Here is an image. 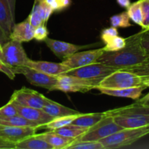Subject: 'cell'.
<instances>
[{"label": "cell", "mask_w": 149, "mask_h": 149, "mask_svg": "<svg viewBox=\"0 0 149 149\" xmlns=\"http://www.w3.org/2000/svg\"><path fill=\"white\" fill-rule=\"evenodd\" d=\"M141 31L127 38L125 47L113 52L105 51L97 62L117 70H126L138 65L147 58L141 45Z\"/></svg>", "instance_id": "obj_1"}, {"label": "cell", "mask_w": 149, "mask_h": 149, "mask_svg": "<svg viewBox=\"0 0 149 149\" xmlns=\"http://www.w3.org/2000/svg\"><path fill=\"white\" fill-rule=\"evenodd\" d=\"M149 134V125L137 128H127L100 140L105 149L121 148L129 146Z\"/></svg>", "instance_id": "obj_2"}, {"label": "cell", "mask_w": 149, "mask_h": 149, "mask_svg": "<svg viewBox=\"0 0 149 149\" xmlns=\"http://www.w3.org/2000/svg\"><path fill=\"white\" fill-rule=\"evenodd\" d=\"M143 82V79L135 73L127 70H116L105 77L97 87L109 89L128 88L145 86Z\"/></svg>", "instance_id": "obj_3"}, {"label": "cell", "mask_w": 149, "mask_h": 149, "mask_svg": "<svg viewBox=\"0 0 149 149\" xmlns=\"http://www.w3.org/2000/svg\"><path fill=\"white\" fill-rule=\"evenodd\" d=\"M106 114V113H105ZM124 128L119 126L113 120V117L110 115H106L100 122L91 127L88 130L76 140L78 141H100L103 138L116 133Z\"/></svg>", "instance_id": "obj_4"}, {"label": "cell", "mask_w": 149, "mask_h": 149, "mask_svg": "<svg viewBox=\"0 0 149 149\" xmlns=\"http://www.w3.org/2000/svg\"><path fill=\"white\" fill-rule=\"evenodd\" d=\"M116 70L117 69L109 66L106 64H103L100 62H96L94 63L90 64V65H85V66L69 70L65 74L84 79L90 80V81L95 82L98 86L100 81L105 77H106L108 75Z\"/></svg>", "instance_id": "obj_5"}, {"label": "cell", "mask_w": 149, "mask_h": 149, "mask_svg": "<svg viewBox=\"0 0 149 149\" xmlns=\"http://www.w3.org/2000/svg\"><path fill=\"white\" fill-rule=\"evenodd\" d=\"M2 61L4 63L13 68L26 66L29 58L21 42L10 39L2 45Z\"/></svg>", "instance_id": "obj_6"}, {"label": "cell", "mask_w": 149, "mask_h": 149, "mask_svg": "<svg viewBox=\"0 0 149 149\" xmlns=\"http://www.w3.org/2000/svg\"><path fill=\"white\" fill-rule=\"evenodd\" d=\"M13 71L15 74H23L32 85L42 87L49 91L55 90L58 81V77L45 74L28 66L16 67L13 68Z\"/></svg>", "instance_id": "obj_7"}, {"label": "cell", "mask_w": 149, "mask_h": 149, "mask_svg": "<svg viewBox=\"0 0 149 149\" xmlns=\"http://www.w3.org/2000/svg\"><path fill=\"white\" fill-rule=\"evenodd\" d=\"M104 52V47L93 49V50L81 51V52L78 51L67 58L66 59L63 60L61 63L68 67L69 70L74 69L96 63Z\"/></svg>", "instance_id": "obj_8"}, {"label": "cell", "mask_w": 149, "mask_h": 149, "mask_svg": "<svg viewBox=\"0 0 149 149\" xmlns=\"http://www.w3.org/2000/svg\"><path fill=\"white\" fill-rule=\"evenodd\" d=\"M10 98L23 106L42 109L46 97L35 90L23 87L15 90Z\"/></svg>", "instance_id": "obj_9"}, {"label": "cell", "mask_w": 149, "mask_h": 149, "mask_svg": "<svg viewBox=\"0 0 149 149\" xmlns=\"http://www.w3.org/2000/svg\"><path fill=\"white\" fill-rule=\"evenodd\" d=\"M45 42L54 55L62 61L66 59L75 52L90 47V45H77L48 37L45 39Z\"/></svg>", "instance_id": "obj_10"}, {"label": "cell", "mask_w": 149, "mask_h": 149, "mask_svg": "<svg viewBox=\"0 0 149 149\" xmlns=\"http://www.w3.org/2000/svg\"><path fill=\"white\" fill-rule=\"evenodd\" d=\"M36 127L0 125V138L16 143L27 137L36 134Z\"/></svg>", "instance_id": "obj_11"}, {"label": "cell", "mask_w": 149, "mask_h": 149, "mask_svg": "<svg viewBox=\"0 0 149 149\" xmlns=\"http://www.w3.org/2000/svg\"><path fill=\"white\" fill-rule=\"evenodd\" d=\"M15 106L17 108L19 115L24 117L27 120L37 125L39 127L45 126L47 124L55 119L44 111L42 109L23 106L15 102Z\"/></svg>", "instance_id": "obj_12"}, {"label": "cell", "mask_w": 149, "mask_h": 149, "mask_svg": "<svg viewBox=\"0 0 149 149\" xmlns=\"http://www.w3.org/2000/svg\"><path fill=\"white\" fill-rule=\"evenodd\" d=\"M26 66L41 71L51 76L58 77L69 71L68 67L62 63H54L43 61H33L29 58Z\"/></svg>", "instance_id": "obj_13"}, {"label": "cell", "mask_w": 149, "mask_h": 149, "mask_svg": "<svg viewBox=\"0 0 149 149\" xmlns=\"http://www.w3.org/2000/svg\"><path fill=\"white\" fill-rule=\"evenodd\" d=\"M112 116L115 122L124 129L137 128L149 125V115L130 113L114 115Z\"/></svg>", "instance_id": "obj_14"}, {"label": "cell", "mask_w": 149, "mask_h": 149, "mask_svg": "<svg viewBox=\"0 0 149 149\" xmlns=\"http://www.w3.org/2000/svg\"><path fill=\"white\" fill-rule=\"evenodd\" d=\"M147 87L146 86H141V87L121 89H109L103 88V87H97L96 89L99 90L102 94L113 96V97H127V98H131L132 100H138L141 97L143 91Z\"/></svg>", "instance_id": "obj_15"}, {"label": "cell", "mask_w": 149, "mask_h": 149, "mask_svg": "<svg viewBox=\"0 0 149 149\" xmlns=\"http://www.w3.org/2000/svg\"><path fill=\"white\" fill-rule=\"evenodd\" d=\"M34 28L30 24L28 20L19 23H15L12 32L10 35V39L17 41L19 42H28L33 39Z\"/></svg>", "instance_id": "obj_16"}, {"label": "cell", "mask_w": 149, "mask_h": 149, "mask_svg": "<svg viewBox=\"0 0 149 149\" xmlns=\"http://www.w3.org/2000/svg\"><path fill=\"white\" fill-rule=\"evenodd\" d=\"M42 110L54 118L61 117V116H67V115L81 113L78 111L66 107V106L53 101L47 97H46L45 99V103L42 108Z\"/></svg>", "instance_id": "obj_17"}, {"label": "cell", "mask_w": 149, "mask_h": 149, "mask_svg": "<svg viewBox=\"0 0 149 149\" xmlns=\"http://www.w3.org/2000/svg\"><path fill=\"white\" fill-rule=\"evenodd\" d=\"M15 23L7 0H0V28L10 38L13 26Z\"/></svg>", "instance_id": "obj_18"}, {"label": "cell", "mask_w": 149, "mask_h": 149, "mask_svg": "<svg viewBox=\"0 0 149 149\" xmlns=\"http://www.w3.org/2000/svg\"><path fill=\"white\" fill-rule=\"evenodd\" d=\"M37 135L42 140L48 143L53 149L67 148V147L75 140L63 136L55 132L54 130H50L49 132H44Z\"/></svg>", "instance_id": "obj_19"}, {"label": "cell", "mask_w": 149, "mask_h": 149, "mask_svg": "<svg viewBox=\"0 0 149 149\" xmlns=\"http://www.w3.org/2000/svg\"><path fill=\"white\" fill-rule=\"evenodd\" d=\"M15 149H53V148L36 134H34L16 143Z\"/></svg>", "instance_id": "obj_20"}, {"label": "cell", "mask_w": 149, "mask_h": 149, "mask_svg": "<svg viewBox=\"0 0 149 149\" xmlns=\"http://www.w3.org/2000/svg\"><path fill=\"white\" fill-rule=\"evenodd\" d=\"M105 116H106L105 112L103 113H82L79 116L77 119H74L71 124L89 129L91 127L94 126L98 122H100Z\"/></svg>", "instance_id": "obj_21"}, {"label": "cell", "mask_w": 149, "mask_h": 149, "mask_svg": "<svg viewBox=\"0 0 149 149\" xmlns=\"http://www.w3.org/2000/svg\"><path fill=\"white\" fill-rule=\"evenodd\" d=\"M87 130H88V128L81 127L73 125V124H70L66 126L55 130L54 131L63 136L73 138V139H77L84 135Z\"/></svg>", "instance_id": "obj_22"}, {"label": "cell", "mask_w": 149, "mask_h": 149, "mask_svg": "<svg viewBox=\"0 0 149 149\" xmlns=\"http://www.w3.org/2000/svg\"><path fill=\"white\" fill-rule=\"evenodd\" d=\"M0 125H8V126L39 127L37 125L27 120L19 114L13 116H0Z\"/></svg>", "instance_id": "obj_23"}, {"label": "cell", "mask_w": 149, "mask_h": 149, "mask_svg": "<svg viewBox=\"0 0 149 149\" xmlns=\"http://www.w3.org/2000/svg\"><path fill=\"white\" fill-rule=\"evenodd\" d=\"M82 113H79V114L67 115V116L55 118V119H52L51 122H49V123H47L44 127H45L47 129L50 130H55L58 129V128L63 127L71 124L74 119H77L79 116H80Z\"/></svg>", "instance_id": "obj_24"}, {"label": "cell", "mask_w": 149, "mask_h": 149, "mask_svg": "<svg viewBox=\"0 0 149 149\" xmlns=\"http://www.w3.org/2000/svg\"><path fill=\"white\" fill-rule=\"evenodd\" d=\"M27 20L34 29L41 25L45 24L44 21L43 12L39 2L33 4L32 11L28 17Z\"/></svg>", "instance_id": "obj_25"}, {"label": "cell", "mask_w": 149, "mask_h": 149, "mask_svg": "<svg viewBox=\"0 0 149 149\" xmlns=\"http://www.w3.org/2000/svg\"><path fill=\"white\" fill-rule=\"evenodd\" d=\"M127 14L130 19L136 24L142 27L143 26V13L141 8V3L140 0L132 3L127 8Z\"/></svg>", "instance_id": "obj_26"}, {"label": "cell", "mask_w": 149, "mask_h": 149, "mask_svg": "<svg viewBox=\"0 0 149 149\" xmlns=\"http://www.w3.org/2000/svg\"><path fill=\"white\" fill-rule=\"evenodd\" d=\"M66 149H105L100 141L74 140Z\"/></svg>", "instance_id": "obj_27"}, {"label": "cell", "mask_w": 149, "mask_h": 149, "mask_svg": "<svg viewBox=\"0 0 149 149\" xmlns=\"http://www.w3.org/2000/svg\"><path fill=\"white\" fill-rule=\"evenodd\" d=\"M130 20L127 12L125 11L111 16L110 17V23L111 26L115 28H128L132 26Z\"/></svg>", "instance_id": "obj_28"}, {"label": "cell", "mask_w": 149, "mask_h": 149, "mask_svg": "<svg viewBox=\"0 0 149 149\" xmlns=\"http://www.w3.org/2000/svg\"><path fill=\"white\" fill-rule=\"evenodd\" d=\"M126 70L135 73L142 77L144 80L149 79V56H147V58L138 65Z\"/></svg>", "instance_id": "obj_29"}, {"label": "cell", "mask_w": 149, "mask_h": 149, "mask_svg": "<svg viewBox=\"0 0 149 149\" xmlns=\"http://www.w3.org/2000/svg\"><path fill=\"white\" fill-rule=\"evenodd\" d=\"M126 39L118 35V36H114V37L109 39L106 43V46L103 47H104L105 51L113 52V51H117L124 48L126 45Z\"/></svg>", "instance_id": "obj_30"}, {"label": "cell", "mask_w": 149, "mask_h": 149, "mask_svg": "<svg viewBox=\"0 0 149 149\" xmlns=\"http://www.w3.org/2000/svg\"><path fill=\"white\" fill-rule=\"evenodd\" d=\"M18 114L14 100L10 99L4 106L0 108V116H13Z\"/></svg>", "instance_id": "obj_31"}, {"label": "cell", "mask_w": 149, "mask_h": 149, "mask_svg": "<svg viewBox=\"0 0 149 149\" xmlns=\"http://www.w3.org/2000/svg\"><path fill=\"white\" fill-rule=\"evenodd\" d=\"M143 13V30L149 28V1L148 0H140Z\"/></svg>", "instance_id": "obj_32"}, {"label": "cell", "mask_w": 149, "mask_h": 149, "mask_svg": "<svg viewBox=\"0 0 149 149\" xmlns=\"http://www.w3.org/2000/svg\"><path fill=\"white\" fill-rule=\"evenodd\" d=\"M49 35V31L46 27V25L43 24L34 29L33 39L39 42L45 41Z\"/></svg>", "instance_id": "obj_33"}, {"label": "cell", "mask_w": 149, "mask_h": 149, "mask_svg": "<svg viewBox=\"0 0 149 149\" xmlns=\"http://www.w3.org/2000/svg\"><path fill=\"white\" fill-rule=\"evenodd\" d=\"M118 35H119V31L117 30V28L111 26V27L108 28V29H103L101 32V34H100V37H101L102 41L106 44L109 39L114 37V36H118Z\"/></svg>", "instance_id": "obj_34"}, {"label": "cell", "mask_w": 149, "mask_h": 149, "mask_svg": "<svg viewBox=\"0 0 149 149\" xmlns=\"http://www.w3.org/2000/svg\"><path fill=\"white\" fill-rule=\"evenodd\" d=\"M39 4H40L41 7H42V12H43L44 21H45V23H46L48 21L49 17H50L51 15L53 13V12L55 11V10H54V9L52 8L49 4H47L45 0L42 1H40Z\"/></svg>", "instance_id": "obj_35"}, {"label": "cell", "mask_w": 149, "mask_h": 149, "mask_svg": "<svg viewBox=\"0 0 149 149\" xmlns=\"http://www.w3.org/2000/svg\"><path fill=\"white\" fill-rule=\"evenodd\" d=\"M141 42L147 56H149V30H143L141 31Z\"/></svg>", "instance_id": "obj_36"}, {"label": "cell", "mask_w": 149, "mask_h": 149, "mask_svg": "<svg viewBox=\"0 0 149 149\" xmlns=\"http://www.w3.org/2000/svg\"><path fill=\"white\" fill-rule=\"evenodd\" d=\"M0 72L5 74L8 78H10L12 80L14 79L15 77V74L13 71V69L1 61H0Z\"/></svg>", "instance_id": "obj_37"}, {"label": "cell", "mask_w": 149, "mask_h": 149, "mask_svg": "<svg viewBox=\"0 0 149 149\" xmlns=\"http://www.w3.org/2000/svg\"><path fill=\"white\" fill-rule=\"evenodd\" d=\"M71 4V0H56L53 9L55 11H60L66 9Z\"/></svg>", "instance_id": "obj_38"}, {"label": "cell", "mask_w": 149, "mask_h": 149, "mask_svg": "<svg viewBox=\"0 0 149 149\" xmlns=\"http://www.w3.org/2000/svg\"><path fill=\"white\" fill-rule=\"evenodd\" d=\"M0 149H15V143L0 138Z\"/></svg>", "instance_id": "obj_39"}, {"label": "cell", "mask_w": 149, "mask_h": 149, "mask_svg": "<svg viewBox=\"0 0 149 149\" xmlns=\"http://www.w3.org/2000/svg\"><path fill=\"white\" fill-rule=\"evenodd\" d=\"M144 85L146 86V87H149V79H146V80H144V82H143ZM149 100V93H147L144 97H143L141 99H138V103H144L145 102H146L147 100Z\"/></svg>", "instance_id": "obj_40"}, {"label": "cell", "mask_w": 149, "mask_h": 149, "mask_svg": "<svg viewBox=\"0 0 149 149\" xmlns=\"http://www.w3.org/2000/svg\"><path fill=\"white\" fill-rule=\"evenodd\" d=\"M7 2H8L9 6L10 7V10H11L12 15H13V17L14 18V20H15V4H16V0H7Z\"/></svg>", "instance_id": "obj_41"}, {"label": "cell", "mask_w": 149, "mask_h": 149, "mask_svg": "<svg viewBox=\"0 0 149 149\" xmlns=\"http://www.w3.org/2000/svg\"><path fill=\"white\" fill-rule=\"evenodd\" d=\"M10 40V38L7 36V35L4 33V32L3 31L2 29L0 28V42H1V44H4L5 42H7V41Z\"/></svg>", "instance_id": "obj_42"}, {"label": "cell", "mask_w": 149, "mask_h": 149, "mask_svg": "<svg viewBox=\"0 0 149 149\" xmlns=\"http://www.w3.org/2000/svg\"><path fill=\"white\" fill-rule=\"evenodd\" d=\"M119 6L125 8H128L129 6L131 4L130 0H116Z\"/></svg>", "instance_id": "obj_43"}, {"label": "cell", "mask_w": 149, "mask_h": 149, "mask_svg": "<svg viewBox=\"0 0 149 149\" xmlns=\"http://www.w3.org/2000/svg\"><path fill=\"white\" fill-rule=\"evenodd\" d=\"M45 1H46V2L47 3V4H49V5H50L51 7H52V8H53V7H54V5H55V1H56V0H45Z\"/></svg>", "instance_id": "obj_44"}, {"label": "cell", "mask_w": 149, "mask_h": 149, "mask_svg": "<svg viewBox=\"0 0 149 149\" xmlns=\"http://www.w3.org/2000/svg\"><path fill=\"white\" fill-rule=\"evenodd\" d=\"M1 47H2V44L0 42V61H1L2 59V52H1ZM2 62V61H1Z\"/></svg>", "instance_id": "obj_45"}, {"label": "cell", "mask_w": 149, "mask_h": 149, "mask_svg": "<svg viewBox=\"0 0 149 149\" xmlns=\"http://www.w3.org/2000/svg\"><path fill=\"white\" fill-rule=\"evenodd\" d=\"M142 104H144V105H148V106H149V100H147L146 102H145L144 103H142Z\"/></svg>", "instance_id": "obj_46"}, {"label": "cell", "mask_w": 149, "mask_h": 149, "mask_svg": "<svg viewBox=\"0 0 149 149\" xmlns=\"http://www.w3.org/2000/svg\"><path fill=\"white\" fill-rule=\"evenodd\" d=\"M44 1V0H34V3H37V2H40V1Z\"/></svg>", "instance_id": "obj_47"}, {"label": "cell", "mask_w": 149, "mask_h": 149, "mask_svg": "<svg viewBox=\"0 0 149 149\" xmlns=\"http://www.w3.org/2000/svg\"><path fill=\"white\" fill-rule=\"evenodd\" d=\"M147 30H149V28H148V29H147Z\"/></svg>", "instance_id": "obj_48"}, {"label": "cell", "mask_w": 149, "mask_h": 149, "mask_svg": "<svg viewBox=\"0 0 149 149\" xmlns=\"http://www.w3.org/2000/svg\"><path fill=\"white\" fill-rule=\"evenodd\" d=\"M148 1H149V0H148Z\"/></svg>", "instance_id": "obj_49"}]
</instances>
